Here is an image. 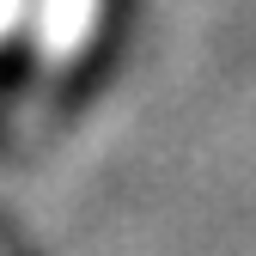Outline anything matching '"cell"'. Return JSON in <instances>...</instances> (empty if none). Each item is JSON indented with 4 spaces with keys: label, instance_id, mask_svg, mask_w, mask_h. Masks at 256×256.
Instances as JSON below:
<instances>
[{
    "label": "cell",
    "instance_id": "7a4b0ae2",
    "mask_svg": "<svg viewBox=\"0 0 256 256\" xmlns=\"http://www.w3.org/2000/svg\"><path fill=\"white\" fill-rule=\"evenodd\" d=\"M18 12H24V0H0V37L18 24Z\"/></svg>",
    "mask_w": 256,
    "mask_h": 256
},
{
    "label": "cell",
    "instance_id": "6da1fadb",
    "mask_svg": "<svg viewBox=\"0 0 256 256\" xmlns=\"http://www.w3.org/2000/svg\"><path fill=\"white\" fill-rule=\"evenodd\" d=\"M92 12L98 0H43V43L49 49H68L92 30Z\"/></svg>",
    "mask_w": 256,
    "mask_h": 256
}]
</instances>
